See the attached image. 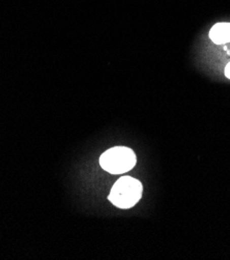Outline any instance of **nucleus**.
Returning <instances> with one entry per match:
<instances>
[{"instance_id":"1","label":"nucleus","mask_w":230,"mask_h":260,"mask_svg":"<svg viewBox=\"0 0 230 260\" xmlns=\"http://www.w3.org/2000/svg\"><path fill=\"white\" fill-rule=\"evenodd\" d=\"M142 184L131 176H121L113 185L108 196L110 202L118 209L133 207L142 196Z\"/></svg>"},{"instance_id":"2","label":"nucleus","mask_w":230,"mask_h":260,"mask_svg":"<svg viewBox=\"0 0 230 260\" xmlns=\"http://www.w3.org/2000/svg\"><path fill=\"white\" fill-rule=\"evenodd\" d=\"M135 152L124 146H115L106 150L100 158V165L111 174H123L136 165Z\"/></svg>"},{"instance_id":"3","label":"nucleus","mask_w":230,"mask_h":260,"mask_svg":"<svg viewBox=\"0 0 230 260\" xmlns=\"http://www.w3.org/2000/svg\"><path fill=\"white\" fill-rule=\"evenodd\" d=\"M211 40L218 45L230 42V23L216 24L210 31Z\"/></svg>"},{"instance_id":"4","label":"nucleus","mask_w":230,"mask_h":260,"mask_svg":"<svg viewBox=\"0 0 230 260\" xmlns=\"http://www.w3.org/2000/svg\"><path fill=\"white\" fill-rule=\"evenodd\" d=\"M225 76L230 79V62L227 64V67L225 69Z\"/></svg>"}]
</instances>
